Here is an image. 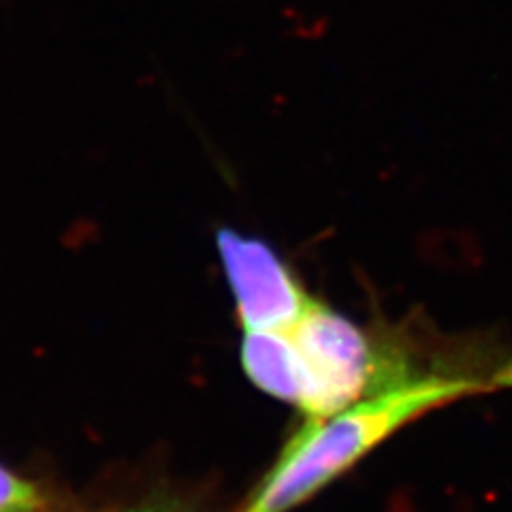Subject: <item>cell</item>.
<instances>
[{
    "mask_svg": "<svg viewBox=\"0 0 512 512\" xmlns=\"http://www.w3.org/2000/svg\"><path fill=\"white\" fill-rule=\"evenodd\" d=\"M43 508V498L35 487L0 466V512H41Z\"/></svg>",
    "mask_w": 512,
    "mask_h": 512,
    "instance_id": "277c9868",
    "label": "cell"
},
{
    "mask_svg": "<svg viewBox=\"0 0 512 512\" xmlns=\"http://www.w3.org/2000/svg\"><path fill=\"white\" fill-rule=\"evenodd\" d=\"M216 252L242 331L291 329L314 297L293 265L263 237L222 227Z\"/></svg>",
    "mask_w": 512,
    "mask_h": 512,
    "instance_id": "7a4b0ae2",
    "label": "cell"
},
{
    "mask_svg": "<svg viewBox=\"0 0 512 512\" xmlns=\"http://www.w3.org/2000/svg\"><path fill=\"white\" fill-rule=\"evenodd\" d=\"M242 367L256 389L301 406L303 378L295 346L286 331H242Z\"/></svg>",
    "mask_w": 512,
    "mask_h": 512,
    "instance_id": "3957f363",
    "label": "cell"
},
{
    "mask_svg": "<svg viewBox=\"0 0 512 512\" xmlns=\"http://www.w3.org/2000/svg\"><path fill=\"white\" fill-rule=\"evenodd\" d=\"M508 387L512 348L474 342L463 355L367 395L327 419H306L242 512H288L425 412Z\"/></svg>",
    "mask_w": 512,
    "mask_h": 512,
    "instance_id": "6da1fadb",
    "label": "cell"
}]
</instances>
